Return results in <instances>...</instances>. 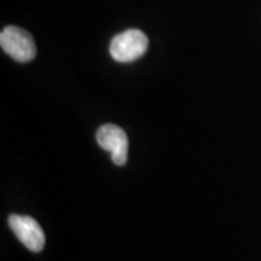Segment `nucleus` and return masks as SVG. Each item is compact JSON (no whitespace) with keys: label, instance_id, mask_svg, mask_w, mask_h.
I'll use <instances>...</instances> for the list:
<instances>
[{"label":"nucleus","instance_id":"nucleus-1","mask_svg":"<svg viewBox=\"0 0 261 261\" xmlns=\"http://www.w3.org/2000/svg\"><path fill=\"white\" fill-rule=\"evenodd\" d=\"M2 49L18 63H29L37 57V45L28 31L19 27H6L0 34Z\"/></svg>","mask_w":261,"mask_h":261},{"label":"nucleus","instance_id":"nucleus-2","mask_svg":"<svg viewBox=\"0 0 261 261\" xmlns=\"http://www.w3.org/2000/svg\"><path fill=\"white\" fill-rule=\"evenodd\" d=\"M148 49V38L140 29H128L118 34L111 42V56L118 63H130L144 56Z\"/></svg>","mask_w":261,"mask_h":261},{"label":"nucleus","instance_id":"nucleus-3","mask_svg":"<svg viewBox=\"0 0 261 261\" xmlns=\"http://www.w3.org/2000/svg\"><path fill=\"white\" fill-rule=\"evenodd\" d=\"M9 226L16 235V238L29 251L39 252L44 250L45 233L34 218L25 215H10Z\"/></svg>","mask_w":261,"mask_h":261},{"label":"nucleus","instance_id":"nucleus-4","mask_svg":"<svg viewBox=\"0 0 261 261\" xmlns=\"http://www.w3.org/2000/svg\"><path fill=\"white\" fill-rule=\"evenodd\" d=\"M97 144L112 154V161L116 166H125L128 161V137L118 125L106 123L97 129Z\"/></svg>","mask_w":261,"mask_h":261}]
</instances>
